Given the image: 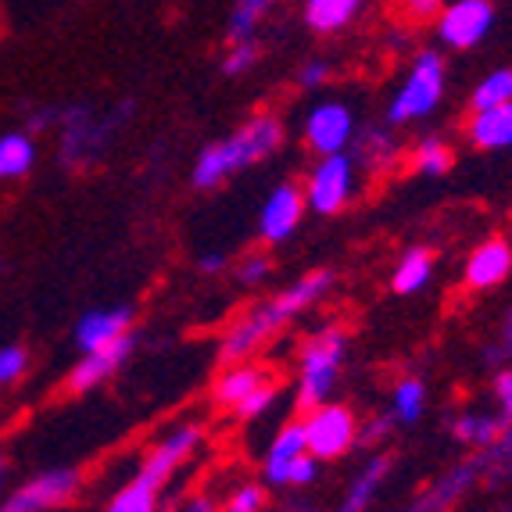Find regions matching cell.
Masks as SVG:
<instances>
[{"label": "cell", "instance_id": "cell-1", "mask_svg": "<svg viewBox=\"0 0 512 512\" xmlns=\"http://www.w3.org/2000/svg\"><path fill=\"white\" fill-rule=\"evenodd\" d=\"M333 280H337L333 269H312V273H305L301 280H294L287 291H280V294H273V298L251 305L244 316L233 319L230 330L222 333L219 362L222 366L248 362L251 355H255L269 337H276V333L291 323L294 316H301V312H308L312 305H319V301L330 294Z\"/></svg>", "mask_w": 512, "mask_h": 512}, {"label": "cell", "instance_id": "cell-2", "mask_svg": "<svg viewBox=\"0 0 512 512\" xmlns=\"http://www.w3.org/2000/svg\"><path fill=\"white\" fill-rule=\"evenodd\" d=\"M283 140H287L283 119H276L269 111H258V115H251L237 133L215 140V144H208L205 151L197 154L194 169H190V183H194L197 190L222 187V183L230 180V176H237V172L265 162V158H273L283 147Z\"/></svg>", "mask_w": 512, "mask_h": 512}, {"label": "cell", "instance_id": "cell-3", "mask_svg": "<svg viewBox=\"0 0 512 512\" xmlns=\"http://www.w3.org/2000/svg\"><path fill=\"white\" fill-rule=\"evenodd\" d=\"M133 104H122V108H94V104H69V108L58 111V158L69 165L72 172L94 169L108 154L111 140L126 126Z\"/></svg>", "mask_w": 512, "mask_h": 512}, {"label": "cell", "instance_id": "cell-4", "mask_svg": "<svg viewBox=\"0 0 512 512\" xmlns=\"http://www.w3.org/2000/svg\"><path fill=\"white\" fill-rule=\"evenodd\" d=\"M344 355H348V333H344V326H323L319 333L308 337L298 355V387H294L301 412L330 402L344 366Z\"/></svg>", "mask_w": 512, "mask_h": 512}, {"label": "cell", "instance_id": "cell-5", "mask_svg": "<svg viewBox=\"0 0 512 512\" xmlns=\"http://www.w3.org/2000/svg\"><path fill=\"white\" fill-rule=\"evenodd\" d=\"M444 86H448V72H444V58L437 51H419L412 58V69L405 76L402 90L387 104V122L402 126V122L427 119L430 111L441 104Z\"/></svg>", "mask_w": 512, "mask_h": 512}, {"label": "cell", "instance_id": "cell-6", "mask_svg": "<svg viewBox=\"0 0 512 512\" xmlns=\"http://www.w3.org/2000/svg\"><path fill=\"white\" fill-rule=\"evenodd\" d=\"M355 176H359V165L348 151L341 154H323L312 169H308L305 183V208L316 215H337L348 208L351 194H355Z\"/></svg>", "mask_w": 512, "mask_h": 512}, {"label": "cell", "instance_id": "cell-7", "mask_svg": "<svg viewBox=\"0 0 512 512\" xmlns=\"http://www.w3.org/2000/svg\"><path fill=\"white\" fill-rule=\"evenodd\" d=\"M301 427H305L308 455L319 462L341 459V455H348L359 444V419H355V412L348 405H337V402L316 405V409L305 412Z\"/></svg>", "mask_w": 512, "mask_h": 512}, {"label": "cell", "instance_id": "cell-8", "mask_svg": "<svg viewBox=\"0 0 512 512\" xmlns=\"http://www.w3.org/2000/svg\"><path fill=\"white\" fill-rule=\"evenodd\" d=\"M79 470L61 466V470H43L36 477H29L26 484H18L15 491L0 498V512H51L69 505L79 495Z\"/></svg>", "mask_w": 512, "mask_h": 512}, {"label": "cell", "instance_id": "cell-9", "mask_svg": "<svg viewBox=\"0 0 512 512\" xmlns=\"http://www.w3.org/2000/svg\"><path fill=\"white\" fill-rule=\"evenodd\" d=\"M495 26V4L491 0H448L434 18L437 40L448 51H473Z\"/></svg>", "mask_w": 512, "mask_h": 512}, {"label": "cell", "instance_id": "cell-10", "mask_svg": "<svg viewBox=\"0 0 512 512\" xmlns=\"http://www.w3.org/2000/svg\"><path fill=\"white\" fill-rule=\"evenodd\" d=\"M308 151L323 154H341L355 140V111L344 101H319L316 108L305 115V129H301Z\"/></svg>", "mask_w": 512, "mask_h": 512}, {"label": "cell", "instance_id": "cell-11", "mask_svg": "<svg viewBox=\"0 0 512 512\" xmlns=\"http://www.w3.org/2000/svg\"><path fill=\"white\" fill-rule=\"evenodd\" d=\"M133 348H137V337L126 333V337L104 344V348L83 351V359H79L76 366H72V373L65 376V391L69 394H90L94 387L108 384L111 376L119 373V369L129 362Z\"/></svg>", "mask_w": 512, "mask_h": 512}, {"label": "cell", "instance_id": "cell-12", "mask_svg": "<svg viewBox=\"0 0 512 512\" xmlns=\"http://www.w3.org/2000/svg\"><path fill=\"white\" fill-rule=\"evenodd\" d=\"M305 190L301 183H280L269 190L262 212H258V240L262 244H283L305 219Z\"/></svg>", "mask_w": 512, "mask_h": 512}, {"label": "cell", "instance_id": "cell-13", "mask_svg": "<svg viewBox=\"0 0 512 512\" xmlns=\"http://www.w3.org/2000/svg\"><path fill=\"white\" fill-rule=\"evenodd\" d=\"M201 437H205V430L197 427V423H183V427L169 430V434L162 437V441L154 444L151 452H147V459L140 462V477L151 480V484L165 487L172 480V473L180 470L183 462L190 459V455L197 452V444H201Z\"/></svg>", "mask_w": 512, "mask_h": 512}, {"label": "cell", "instance_id": "cell-14", "mask_svg": "<svg viewBox=\"0 0 512 512\" xmlns=\"http://www.w3.org/2000/svg\"><path fill=\"white\" fill-rule=\"evenodd\" d=\"M512 276V244L505 237H487L466 258L462 283L470 291H495Z\"/></svg>", "mask_w": 512, "mask_h": 512}, {"label": "cell", "instance_id": "cell-15", "mask_svg": "<svg viewBox=\"0 0 512 512\" xmlns=\"http://www.w3.org/2000/svg\"><path fill=\"white\" fill-rule=\"evenodd\" d=\"M133 333V308L129 305H104V308H90L76 319V330H72V341L79 351H94L104 344L119 341Z\"/></svg>", "mask_w": 512, "mask_h": 512}, {"label": "cell", "instance_id": "cell-16", "mask_svg": "<svg viewBox=\"0 0 512 512\" xmlns=\"http://www.w3.org/2000/svg\"><path fill=\"white\" fill-rule=\"evenodd\" d=\"M305 427H301V419L287 423L280 434L273 437V444L265 448V462H262V477L269 487H287V473H291L294 462L305 455Z\"/></svg>", "mask_w": 512, "mask_h": 512}, {"label": "cell", "instance_id": "cell-17", "mask_svg": "<svg viewBox=\"0 0 512 512\" xmlns=\"http://www.w3.org/2000/svg\"><path fill=\"white\" fill-rule=\"evenodd\" d=\"M262 384H269V373L255 362H233V366H222V373L215 376L212 384V402L219 409H237L248 394H255Z\"/></svg>", "mask_w": 512, "mask_h": 512}, {"label": "cell", "instance_id": "cell-18", "mask_svg": "<svg viewBox=\"0 0 512 512\" xmlns=\"http://www.w3.org/2000/svg\"><path fill=\"white\" fill-rule=\"evenodd\" d=\"M466 140L477 151H505V147H512V104L473 111L470 122H466Z\"/></svg>", "mask_w": 512, "mask_h": 512}, {"label": "cell", "instance_id": "cell-19", "mask_svg": "<svg viewBox=\"0 0 512 512\" xmlns=\"http://www.w3.org/2000/svg\"><path fill=\"white\" fill-rule=\"evenodd\" d=\"M505 423L498 412H462V416H455L452 423H448V430H452V437L459 444H470V448H495L498 441L505 437Z\"/></svg>", "mask_w": 512, "mask_h": 512}, {"label": "cell", "instance_id": "cell-20", "mask_svg": "<svg viewBox=\"0 0 512 512\" xmlns=\"http://www.w3.org/2000/svg\"><path fill=\"white\" fill-rule=\"evenodd\" d=\"M387 473H391V455H373L359 470V477L351 480L348 495L341 498V505L333 512H369V505H373L376 491H380V484L387 480Z\"/></svg>", "mask_w": 512, "mask_h": 512}, {"label": "cell", "instance_id": "cell-21", "mask_svg": "<svg viewBox=\"0 0 512 512\" xmlns=\"http://www.w3.org/2000/svg\"><path fill=\"white\" fill-rule=\"evenodd\" d=\"M366 0H305V26L312 33H341L359 18Z\"/></svg>", "mask_w": 512, "mask_h": 512}, {"label": "cell", "instance_id": "cell-22", "mask_svg": "<svg viewBox=\"0 0 512 512\" xmlns=\"http://www.w3.org/2000/svg\"><path fill=\"white\" fill-rule=\"evenodd\" d=\"M351 147H355V165H369V169H376V172H384L387 165H394L398 162V140L387 133V129H376V126H366L359 133L355 129V140H351Z\"/></svg>", "mask_w": 512, "mask_h": 512}, {"label": "cell", "instance_id": "cell-23", "mask_svg": "<svg viewBox=\"0 0 512 512\" xmlns=\"http://www.w3.org/2000/svg\"><path fill=\"white\" fill-rule=\"evenodd\" d=\"M36 137L33 133H4L0 137V183L22 180L36 165Z\"/></svg>", "mask_w": 512, "mask_h": 512}, {"label": "cell", "instance_id": "cell-24", "mask_svg": "<svg viewBox=\"0 0 512 512\" xmlns=\"http://www.w3.org/2000/svg\"><path fill=\"white\" fill-rule=\"evenodd\" d=\"M434 276V251L430 248H409L402 262L394 265L391 291L394 294H419Z\"/></svg>", "mask_w": 512, "mask_h": 512}, {"label": "cell", "instance_id": "cell-25", "mask_svg": "<svg viewBox=\"0 0 512 512\" xmlns=\"http://www.w3.org/2000/svg\"><path fill=\"white\" fill-rule=\"evenodd\" d=\"M427 412V384L419 380V376H405L394 384V394H391V419L398 427H412L419 423Z\"/></svg>", "mask_w": 512, "mask_h": 512}, {"label": "cell", "instance_id": "cell-26", "mask_svg": "<svg viewBox=\"0 0 512 512\" xmlns=\"http://www.w3.org/2000/svg\"><path fill=\"white\" fill-rule=\"evenodd\" d=\"M162 491L165 487L151 484V480H144L137 473L126 487H119V491L111 495V502L104 512H158V505H162Z\"/></svg>", "mask_w": 512, "mask_h": 512}, {"label": "cell", "instance_id": "cell-27", "mask_svg": "<svg viewBox=\"0 0 512 512\" xmlns=\"http://www.w3.org/2000/svg\"><path fill=\"white\" fill-rule=\"evenodd\" d=\"M409 165H412V172H419V176H444V172H452L455 151L444 137H423L416 147H412Z\"/></svg>", "mask_w": 512, "mask_h": 512}, {"label": "cell", "instance_id": "cell-28", "mask_svg": "<svg viewBox=\"0 0 512 512\" xmlns=\"http://www.w3.org/2000/svg\"><path fill=\"white\" fill-rule=\"evenodd\" d=\"M512 104V69H495L487 72L470 94V108L473 111H487V108H502Z\"/></svg>", "mask_w": 512, "mask_h": 512}, {"label": "cell", "instance_id": "cell-29", "mask_svg": "<svg viewBox=\"0 0 512 512\" xmlns=\"http://www.w3.org/2000/svg\"><path fill=\"white\" fill-rule=\"evenodd\" d=\"M276 8V0H237L230 11V22H226V33L230 40H248L255 36V29L265 22V15Z\"/></svg>", "mask_w": 512, "mask_h": 512}, {"label": "cell", "instance_id": "cell-30", "mask_svg": "<svg viewBox=\"0 0 512 512\" xmlns=\"http://www.w3.org/2000/svg\"><path fill=\"white\" fill-rule=\"evenodd\" d=\"M258 58H262V43H258L255 36H248V40H230V47L222 54V72H226V76H244V72L255 69Z\"/></svg>", "mask_w": 512, "mask_h": 512}, {"label": "cell", "instance_id": "cell-31", "mask_svg": "<svg viewBox=\"0 0 512 512\" xmlns=\"http://www.w3.org/2000/svg\"><path fill=\"white\" fill-rule=\"evenodd\" d=\"M448 0H391V11L405 26H430Z\"/></svg>", "mask_w": 512, "mask_h": 512}, {"label": "cell", "instance_id": "cell-32", "mask_svg": "<svg viewBox=\"0 0 512 512\" xmlns=\"http://www.w3.org/2000/svg\"><path fill=\"white\" fill-rule=\"evenodd\" d=\"M269 273H273V262H269L265 251H248V255H240L237 265H233V276H237L240 287H258V283L269 280Z\"/></svg>", "mask_w": 512, "mask_h": 512}, {"label": "cell", "instance_id": "cell-33", "mask_svg": "<svg viewBox=\"0 0 512 512\" xmlns=\"http://www.w3.org/2000/svg\"><path fill=\"white\" fill-rule=\"evenodd\" d=\"M29 369V351L22 344H4L0 348V387L18 384Z\"/></svg>", "mask_w": 512, "mask_h": 512}, {"label": "cell", "instance_id": "cell-34", "mask_svg": "<svg viewBox=\"0 0 512 512\" xmlns=\"http://www.w3.org/2000/svg\"><path fill=\"white\" fill-rule=\"evenodd\" d=\"M265 502H269V491L262 484H240L226 502H222L219 512H262Z\"/></svg>", "mask_w": 512, "mask_h": 512}, {"label": "cell", "instance_id": "cell-35", "mask_svg": "<svg viewBox=\"0 0 512 512\" xmlns=\"http://www.w3.org/2000/svg\"><path fill=\"white\" fill-rule=\"evenodd\" d=\"M276 394H280V387L269 380V384H262L255 394H248V398H244V402H240L233 412H237L240 419H258L262 412H269V405L276 402Z\"/></svg>", "mask_w": 512, "mask_h": 512}, {"label": "cell", "instance_id": "cell-36", "mask_svg": "<svg viewBox=\"0 0 512 512\" xmlns=\"http://www.w3.org/2000/svg\"><path fill=\"white\" fill-rule=\"evenodd\" d=\"M330 76H333L330 61L312 58V61H305V65L298 69V86H301V90H319V86L330 83Z\"/></svg>", "mask_w": 512, "mask_h": 512}, {"label": "cell", "instance_id": "cell-37", "mask_svg": "<svg viewBox=\"0 0 512 512\" xmlns=\"http://www.w3.org/2000/svg\"><path fill=\"white\" fill-rule=\"evenodd\" d=\"M495 402H498V416L505 423H512V366H502L495 373Z\"/></svg>", "mask_w": 512, "mask_h": 512}, {"label": "cell", "instance_id": "cell-38", "mask_svg": "<svg viewBox=\"0 0 512 512\" xmlns=\"http://www.w3.org/2000/svg\"><path fill=\"white\" fill-rule=\"evenodd\" d=\"M316 477H319V459H312V455L305 452L291 466V473H287V487H308V484H316Z\"/></svg>", "mask_w": 512, "mask_h": 512}, {"label": "cell", "instance_id": "cell-39", "mask_svg": "<svg viewBox=\"0 0 512 512\" xmlns=\"http://www.w3.org/2000/svg\"><path fill=\"white\" fill-rule=\"evenodd\" d=\"M391 427H394V419H391V416L369 419L366 427H359V444H362V448H376V444H380L387 434H391Z\"/></svg>", "mask_w": 512, "mask_h": 512}, {"label": "cell", "instance_id": "cell-40", "mask_svg": "<svg viewBox=\"0 0 512 512\" xmlns=\"http://www.w3.org/2000/svg\"><path fill=\"white\" fill-rule=\"evenodd\" d=\"M512 359V305L502 319V333H498V344L495 348H487V362H505Z\"/></svg>", "mask_w": 512, "mask_h": 512}, {"label": "cell", "instance_id": "cell-41", "mask_svg": "<svg viewBox=\"0 0 512 512\" xmlns=\"http://www.w3.org/2000/svg\"><path fill=\"white\" fill-rule=\"evenodd\" d=\"M201 273H208V276H215V273H222V269H226V255H219V251H208V255H201Z\"/></svg>", "mask_w": 512, "mask_h": 512}, {"label": "cell", "instance_id": "cell-42", "mask_svg": "<svg viewBox=\"0 0 512 512\" xmlns=\"http://www.w3.org/2000/svg\"><path fill=\"white\" fill-rule=\"evenodd\" d=\"M183 512H219V505H215L208 495H194L187 505H183Z\"/></svg>", "mask_w": 512, "mask_h": 512}, {"label": "cell", "instance_id": "cell-43", "mask_svg": "<svg viewBox=\"0 0 512 512\" xmlns=\"http://www.w3.org/2000/svg\"><path fill=\"white\" fill-rule=\"evenodd\" d=\"M8 459H4V455H0V498H4V487H8Z\"/></svg>", "mask_w": 512, "mask_h": 512}, {"label": "cell", "instance_id": "cell-44", "mask_svg": "<svg viewBox=\"0 0 512 512\" xmlns=\"http://www.w3.org/2000/svg\"><path fill=\"white\" fill-rule=\"evenodd\" d=\"M298 512H316V509H298Z\"/></svg>", "mask_w": 512, "mask_h": 512}]
</instances>
